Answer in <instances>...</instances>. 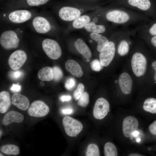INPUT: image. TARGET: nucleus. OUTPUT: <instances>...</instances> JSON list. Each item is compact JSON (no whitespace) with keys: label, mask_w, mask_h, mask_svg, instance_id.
Instances as JSON below:
<instances>
[{"label":"nucleus","mask_w":156,"mask_h":156,"mask_svg":"<svg viewBox=\"0 0 156 156\" xmlns=\"http://www.w3.org/2000/svg\"><path fill=\"white\" fill-rule=\"evenodd\" d=\"M148 129L150 132L152 134L156 135V120L150 125Z\"/></svg>","instance_id":"37"},{"label":"nucleus","mask_w":156,"mask_h":156,"mask_svg":"<svg viewBox=\"0 0 156 156\" xmlns=\"http://www.w3.org/2000/svg\"><path fill=\"white\" fill-rule=\"evenodd\" d=\"M150 34L153 35H156V23L154 24L149 29Z\"/></svg>","instance_id":"39"},{"label":"nucleus","mask_w":156,"mask_h":156,"mask_svg":"<svg viewBox=\"0 0 156 156\" xmlns=\"http://www.w3.org/2000/svg\"><path fill=\"white\" fill-rule=\"evenodd\" d=\"M110 105L108 101L103 98H98L96 101L93 109V114L96 119L104 118L109 111Z\"/></svg>","instance_id":"6"},{"label":"nucleus","mask_w":156,"mask_h":156,"mask_svg":"<svg viewBox=\"0 0 156 156\" xmlns=\"http://www.w3.org/2000/svg\"><path fill=\"white\" fill-rule=\"evenodd\" d=\"M62 122L66 133L70 137H76L83 129L81 123L71 117H64Z\"/></svg>","instance_id":"2"},{"label":"nucleus","mask_w":156,"mask_h":156,"mask_svg":"<svg viewBox=\"0 0 156 156\" xmlns=\"http://www.w3.org/2000/svg\"><path fill=\"white\" fill-rule=\"evenodd\" d=\"M144 110L152 114H156V99L149 98L144 102L143 106Z\"/></svg>","instance_id":"23"},{"label":"nucleus","mask_w":156,"mask_h":156,"mask_svg":"<svg viewBox=\"0 0 156 156\" xmlns=\"http://www.w3.org/2000/svg\"><path fill=\"white\" fill-rule=\"evenodd\" d=\"M49 110L48 106L43 101L37 100L32 103L28 109V113L31 116L41 117L47 115Z\"/></svg>","instance_id":"5"},{"label":"nucleus","mask_w":156,"mask_h":156,"mask_svg":"<svg viewBox=\"0 0 156 156\" xmlns=\"http://www.w3.org/2000/svg\"><path fill=\"white\" fill-rule=\"evenodd\" d=\"M92 69L95 71H99L103 66L101 64L100 61L97 59L93 60L90 63Z\"/></svg>","instance_id":"33"},{"label":"nucleus","mask_w":156,"mask_h":156,"mask_svg":"<svg viewBox=\"0 0 156 156\" xmlns=\"http://www.w3.org/2000/svg\"><path fill=\"white\" fill-rule=\"evenodd\" d=\"M27 59L26 53L23 51L18 50L10 55L8 63L10 67L14 70H18L24 64Z\"/></svg>","instance_id":"7"},{"label":"nucleus","mask_w":156,"mask_h":156,"mask_svg":"<svg viewBox=\"0 0 156 156\" xmlns=\"http://www.w3.org/2000/svg\"><path fill=\"white\" fill-rule=\"evenodd\" d=\"M84 28L87 31L91 33H103L105 30L104 26L96 25L94 22L89 23L84 27Z\"/></svg>","instance_id":"25"},{"label":"nucleus","mask_w":156,"mask_h":156,"mask_svg":"<svg viewBox=\"0 0 156 156\" xmlns=\"http://www.w3.org/2000/svg\"><path fill=\"white\" fill-rule=\"evenodd\" d=\"M49 0H27V4L30 6H37L44 4Z\"/></svg>","instance_id":"35"},{"label":"nucleus","mask_w":156,"mask_h":156,"mask_svg":"<svg viewBox=\"0 0 156 156\" xmlns=\"http://www.w3.org/2000/svg\"><path fill=\"white\" fill-rule=\"evenodd\" d=\"M32 14L29 11L26 10H18L12 12L8 15L9 20L15 23H21L29 20Z\"/></svg>","instance_id":"11"},{"label":"nucleus","mask_w":156,"mask_h":156,"mask_svg":"<svg viewBox=\"0 0 156 156\" xmlns=\"http://www.w3.org/2000/svg\"><path fill=\"white\" fill-rule=\"evenodd\" d=\"M38 78L42 81H50L53 79L52 68L48 66L42 68L38 72Z\"/></svg>","instance_id":"21"},{"label":"nucleus","mask_w":156,"mask_h":156,"mask_svg":"<svg viewBox=\"0 0 156 156\" xmlns=\"http://www.w3.org/2000/svg\"><path fill=\"white\" fill-rule=\"evenodd\" d=\"M81 12L78 9L70 7H64L61 8L59 12L60 18L66 21L75 20L80 16Z\"/></svg>","instance_id":"10"},{"label":"nucleus","mask_w":156,"mask_h":156,"mask_svg":"<svg viewBox=\"0 0 156 156\" xmlns=\"http://www.w3.org/2000/svg\"><path fill=\"white\" fill-rule=\"evenodd\" d=\"M115 47L114 43L109 42L108 45L99 54L100 61L103 66H108L113 60L115 54Z\"/></svg>","instance_id":"8"},{"label":"nucleus","mask_w":156,"mask_h":156,"mask_svg":"<svg viewBox=\"0 0 156 156\" xmlns=\"http://www.w3.org/2000/svg\"><path fill=\"white\" fill-rule=\"evenodd\" d=\"M12 103L18 108L23 111L28 109L29 105L27 97L20 93H15L12 95Z\"/></svg>","instance_id":"15"},{"label":"nucleus","mask_w":156,"mask_h":156,"mask_svg":"<svg viewBox=\"0 0 156 156\" xmlns=\"http://www.w3.org/2000/svg\"><path fill=\"white\" fill-rule=\"evenodd\" d=\"M0 156H3V155L2 154H1V153H0Z\"/></svg>","instance_id":"46"},{"label":"nucleus","mask_w":156,"mask_h":156,"mask_svg":"<svg viewBox=\"0 0 156 156\" xmlns=\"http://www.w3.org/2000/svg\"><path fill=\"white\" fill-rule=\"evenodd\" d=\"M43 49L50 58L53 60L58 59L61 55V49L58 43L55 40L46 38L42 43Z\"/></svg>","instance_id":"3"},{"label":"nucleus","mask_w":156,"mask_h":156,"mask_svg":"<svg viewBox=\"0 0 156 156\" xmlns=\"http://www.w3.org/2000/svg\"><path fill=\"white\" fill-rule=\"evenodd\" d=\"M90 37L97 42V49L100 52L108 45L109 42L106 37L102 36L99 33H91L90 35Z\"/></svg>","instance_id":"20"},{"label":"nucleus","mask_w":156,"mask_h":156,"mask_svg":"<svg viewBox=\"0 0 156 156\" xmlns=\"http://www.w3.org/2000/svg\"><path fill=\"white\" fill-rule=\"evenodd\" d=\"M11 72L10 74V77L14 79H17L21 77L23 75V73L21 70H15Z\"/></svg>","instance_id":"36"},{"label":"nucleus","mask_w":156,"mask_h":156,"mask_svg":"<svg viewBox=\"0 0 156 156\" xmlns=\"http://www.w3.org/2000/svg\"><path fill=\"white\" fill-rule=\"evenodd\" d=\"M87 156H99V149L98 146L95 144H90L88 146L86 153Z\"/></svg>","instance_id":"28"},{"label":"nucleus","mask_w":156,"mask_h":156,"mask_svg":"<svg viewBox=\"0 0 156 156\" xmlns=\"http://www.w3.org/2000/svg\"><path fill=\"white\" fill-rule=\"evenodd\" d=\"M0 150L3 153L7 155H16L20 153L19 148L13 144L4 145L1 146Z\"/></svg>","instance_id":"22"},{"label":"nucleus","mask_w":156,"mask_h":156,"mask_svg":"<svg viewBox=\"0 0 156 156\" xmlns=\"http://www.w3.org/2000/svg\"><path fill=\"white\" fill-rule=\"evenodd\" d=\"M76 85V81L73 78H69L66 81L65 87L66 89L68 90H72Z\"/></svg>","instance_id":"34"},{"label":"nucleus","mask_w":156,"mask_h":156,"mask_svg":"<svg viewBox=\"0 0 156 156\" xmlns=\"http://www.w3.org/2000/svg\"><path fill=\"white\" fill-rule=\"evenodd\" d=\"M21 89V86L18 84H13L10 90L13 92H19Z\"/></svg>","instance_id":"38"},{"label":"nucleus","mask_w":156,"mask_h":156,"mask_svg":"<svg viewBox=\"0 0 156 156\" xmlns=\"http://www.w3.org/2000/svg\"><path fill=\"white\" fill-rule=\"evenodd\" d=\"M32 25L35 30L40 34H45L51 29V26L48 21L41 16L36 17L33 20Z\"/></svg>","instance_id":"12"},{"label":"nucleus","mask_w":156,"mask_h":156,"mask_svg":"<svg viewBox=\"0 0 156 156\" xmlns=\"http://www.w3.org/2000/svg\"><path fill=\"white\" fill-rule=\"evenodd\" d=\"M86 61L87 62H89L90 61V60L88 59H87L86 60Z\"/></svg>","instance_id":"45"},{"label":"nucleus","mask_w":156,"mask_h":156,"mask_svg":"<svg viewBox=\"0 0 156 156\" xmlns=\"http://www.w3.org/2000/svg\"><path fill=\"white\" fill-rule=\"evenodd\" d=\"M78 100V105L83 107H86L89 102V94L86 92H84Z\"/></svg>","instance_id":"30"},{"label":"nucleus","mask_w":156,"mask_h":156,"mask_svg":"<svg viewBox=\"0 0 156 156\" xmlns=\"http://www.w3.org/2000/svg\"><path fill=\"white\" fill-rule=\"evenodd\" d=\"M65 67L66 70L75 76L80 77L83 75V72L81 66L74 60H67L65 63Z\"/></svg>","instance_id":"17"},{"label":"nucleus","mask_w":156,"mask_h":156,"mask_svg":"<svg viewBox=\"0 0 156 156\" xmlns=\"http://www.w3.org/2000/svg\"><path fill=\"white\" fill-rule=\"evenodd\" d=\"M40 84L41 86H43L44 85V83L43 81H41L40 82Z\"/></svg>","instance_id":"44"},{"label":"nucleus","mask_w":156,"mask_h":156,"mask_svg":"<svg viewBox=\"0 0 156 156\" xmlns=\"http://www.w3.org/2000/svg\"><path fill=\"white\" fill-rule=\"evenodd\" d=\"M90 17L88 15L80 16L74 20L73 23V26L76 29L81 28L84 27L90 23Z\"/></svg>","instance_id":"26"},{"label":"nucleus","mask_w":156,"mask_h":156,"mask_svg":"<svg viewBox=\"0 0 156 156\" xmlns=\"http://www.w3.org/2000/svg\"><path fill=\"white\" fill-rule=\"evenodd\" d=\"M24 119V116L21 113L14 111H10L4 116L2 123L3 125H7L13 122L21 123Z\"/></svg>","instance_id":"16"},{"label":"nucleus","mask_w":156,"mask_h":156,"mask_svg":"<svg viewBox=\"0 0 156 156\" xmlns=\"http://www.w3.org/2000/svg\"><path fill=\"white\" fill-rule=\"evenodd\" d=\"M11 104L10 95L6 91L0 92V112L1 114L5 113L8 109Z\"/></svg>","instance_id":"19"},{"label":"nucleus","mask_w":156,"mask_h":156,"mask_svg":"<svg viewBox=\"0 0 156 156\" xmlns=\"http://www.w3.org/2000/svg\"><path fill=\"white\" fill-rule=\"evenodd\" d=\"M139 126L138 120L133 116H127L122 122V131L124 136L127 138L131 137L133 132L136 131Z\"/></svg>","instance_id":"9"},{"label":"nucleus","mask_w":156,"mask_h":156,"mask_svg":"<svg viewBox=\"0 0 156 156\" xmlns=\"http://www.w3.org/2000/svg\"><path fill=\"white\" fill-rule=\"evenodd\" d=\"M118 83L121 90L124 94H129L131 93L133 82L131 76L128 73L124 72L120 75Z\"/></svg>","instance_id":"13"},{"label":"nucleus","mask_w":156,"mask_h":156,"mask_svg":"<svg viewBox=\"0 0 156 156\" xmlns=\"http://www.w3.org/2000/svg\"><path fill=\"white\" fill-rule=\"evenodd\" d=\"M131 66L133 71L138 77L143 76L146 73L147 66V61L145 57L140 53H136L132 56Z\"/></svg>","instance_id":"1"},{"label":"nucleus","mask_w":156,"mask_h":156,"mask_svg":"<svg viewBox=\"0 0 156 156\" xmlns=\"http://www.w3.org/2000/svg\"><path fill=\"white\" fill-rule=\"evenodd\" d=\"M74 45L77 50L84 58L89 59L91 57L92 53L89 48L82 39H78L75 42Z\"/></svg>","instance_id":"18"},{"label":"nucleus","mask_w":156,"mask_h":156,"mask_svg":"<svg viewBox=\"0 0 156 156\" xmlns=\"http://www.w3.org/2000/svg\"><path fill=\"white\" fill-rule=\"evenodd\" d=\"M128 1L130 5L143 10H148L151 7L149 0H128Z\"/></svg>","instance_id":"24"},{"label":"nucleus","mask_w":156,"mask_h":156,"mask_svg":"<svg viewBox=\"0 0 156 156\" xmlns=\"http://www.w3.org/2000/svg\"><path fill=\"white\" fill-rule=\"evenodd\" d=\"M84 86L81 83H79L73 94L74 99L78 100L84 92Z\"/></svg>","instance_id":"31"},{"label":"nucleus","mask_w":156,"mask_h":156,"mask_svg":"<svg viewBox=\"0 0 156 156\" xmlns=\"http://www.w3.org/2000/svg\"><path fill=\"white\" fill-rule=\"evenodd\" d=\"M129 49V46L128 42L125 40H122L119 44L118 53L120 55L123 56L128 53Z\"/></svg>","instance_id":"29"},{"label":"nucleus","mask_w":156,"mask_h":156,"mask_svg":"<svg viewBox=\"0 0 156 156\" xmlns=\"http://www.w3.org/2000/svg\"><path fill=\"white\" fill-rule=\"evenodd\" d=\"M104 153L105 156H117L118 152L115 145L109 142L106 143L104 147Z\"/></svg>","instance_id":"27"},{"label":"nucleus","mask_w":156,"mask_h":156,"mask_svg":"<svg viewBox=\"0 0 156 156\" xmlns=\"http://www.w3.org/2000/svg\"><path fill=\"white\" fill-rule=\"evenodd\" d=\"M52 69L53 71V79L56 81L60 80L63 76L62 70L58 66H54Z\"/></svg>","instance_id":"32"},{"label":"nucleus","mask_w":156,"mask_h":156,"mask_svg":"<svg viewBox=\"0 0 156 156\" xmlns=\"http://www.w3.org/2000/svg\"><path fill=\"white\" fill-rule=\"evenodd\" d=\"M62 112L64 114H70L73 112V110L70 108H67L63 109Z\"/></svg>","instance_id":"41"},{"label":"nucleus","mask_w":156,"mask_h":156,"mask_svg":"<svg viewBox=\"0 0 156 156\" xmlns=\"http://www.w3.org/2000/svg\"><path fill=\"white\" fill-rule=\"evenodd\" d=\"M19 39L16 33L12 30L4 31L1 35L0 43L4 49L9 50L17 48Z\"/></svg>","instance_id":"4"},{"label":"nucleus","mask_w":156,"mask_h":156,"mask_svg":"<svg viewBox=\"0 0 156 156\" xmlns=\"http://www.w3.org/2000/svg\"><path fill=\"white\" fill-rule=\"evenodd\" d=\"M129 156H142L141 155L136 153H133L130 154L128 155Z\"/></svg>","instance_id":"43"},{"label":"nucleus","mask_w":156,"mask_h":156,"mask_svg":"<svg viewBox=\"0 0 156 156\" xmlns=\"http://www.w3.org/2000/svg\"><path fill=\"white\" fill-rule=\"evenodd\" d=\"M107 19L117 23H123L128 21L129 16L126 12L118 10H115L108 12L106 15Z\"/></svg>","instance_id":"14"},{"label":"nucleus","mask_w":156,"mask_h":156,"mask_svg":"<svg viewBox=\"0 0 156 156\" xmlns=\"http://www.w3.org/2000/svg\"><path fill=\"white\" fill-rule=\"evenodd\" d=\"M151 42L153 45L156 47V36L152 37L151 39Z\"/></svg>","instance_id":"42"},{"label":"nucleus","mask_w":156,"mask_h":156,"mask_svg":"<svg viewBox=\"0 0 156 156\" xmlns=\"http://www.w3.org/2000/svg\"><path fill=\"white\" fill-rule=\"evenodd\" d=\"M71 99V97L70 95H63L60 97V100L62 102L68 101Z\"/></svg>","instance_id":"40"}]
</instances>
